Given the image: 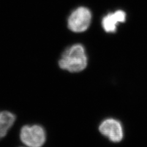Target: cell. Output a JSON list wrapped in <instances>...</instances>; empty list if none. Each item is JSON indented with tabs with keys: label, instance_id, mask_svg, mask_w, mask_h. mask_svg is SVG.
Listing matches in <instances>:
<instances>
[{
	"label": "cell",
	"instance_id": "cell-5",
	"mask_svg": "<svg viewBox=\"0 0 147 147\" xmlns=\"http://www.w3.org/2000/svg\"><path fill=\"white\" fill-rule=\"evenodd\" d=\"M126 15L123 11H117L105 16L102 19V25L104 31L109 33H113L117 31L119 23L125 22Z\"/></svg>",
	"mask_w": 147,
	"mask_h": 147
},
{
	"label": "cell",
	"instance_id": "cell-6",
	"mask_svg": "<svg viewBox=\"0 0 147 147\" xmlns=\"http://www.w3.org/2000/svg\"><path fill=\"white\" fill-rule=\"evenodd\" d=\"M16 115L8 111L0 112V139L5 137L16 121Z\"/></svg>",
	"mask_w": 147,
	"mask_h": 147
},
{
	"label": "cell",
	"instance_id": "cell-2",
	"mask_svg": "<svg viewBox=\"0 0 147 147\" xmlns=\"http://www.w3.org/2000/svg\"><path fill=\"white\" fill-rule=\"evenodd\" d=\"M20 140L28 147H42L46 141L44 128L39 125H25L20 133Z\"/></svg>",
	"mask_w": 147,
	"mask_h": 147
},
{
	"label": "cell",
	"instance_id": "cell-3",
	"mask_svg": "<svg viewBox=\"0 0 147 147\" xmlns=\"http://www.w3.org/2000/svg\"><path fill=\"white\" fill-rule=\"evenodd\" d=\"M91 18V13L88 8L78 7L68 18L69 29L74 33H82L88 28Z\"/></svg>",
	"mask_w": 147,
	"mask_h": 147
},
{
	"label": "cell",
	"instance_id": "cell-4",
	"mask_svg": "<svg viewBox=\"0 0 147 147\" xmlns=\"http://www.w3.org/2000/svg\"><path fill=\"white\" fill-rule=\"evenodd\" d=\"M99 131L101 134L113 143H119L123 139V127L117 119L108 118L104 119L99 126Z\"/></svg>",
	"mask_w": 147,
	"mask_h": 147
},
{
	"label": "cell",
	"instance_id": "cell-1",
	"mask_svg": "<svg viewBox=\"0 0 147 147\" xmlns=\"http://www.w3.org/2000/svg\"><path fill=\"white\" fill-rule=\"evenodd\" d=\"M88 58L84 45L80 44L72 45L64 50L58 61L61 69L71 73L80 72L88 66Z\"/></svg>",
	"mask_w": 147,
	"mask_h": 147
}]
</instances>
